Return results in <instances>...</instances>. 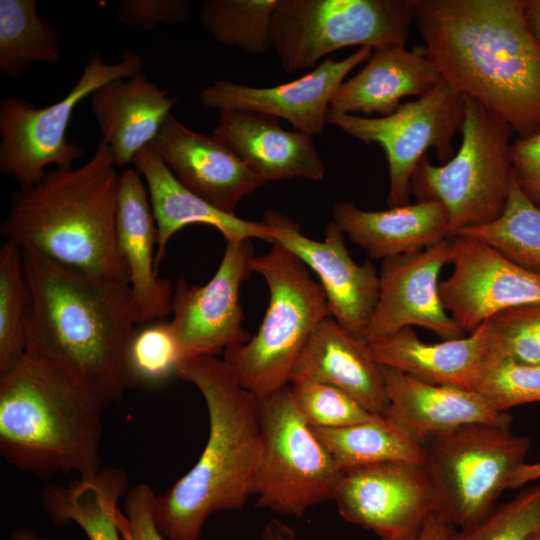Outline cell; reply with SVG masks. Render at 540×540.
I'll list each match as a JSON object with an SVG mask.
<instances>
[{
    "mask_svg": "<svg viewBox=\"0 0 540 540\" xmlns=\"http://www.w3.org/2000/svg\"><path fill=\"white\" fill-rule=\"evenodd\" d=\"M525 0H417L426 57L456 92L518 137L540 132V44Z\"/></svg>",
    "mask_w": 540,
    "mask_h": 540,
    "instance_id": "6da1fadb",
    "label": "cell"
},
{
    "mask_svg": "<svg viewBox=\"0 0 540 540\" xmlns=\"http://www.w3.org/2000/svg\"><path fill=\"white\" fill-rule=\"evenodd\" d=\"M21 253L26 352L72 375L105 406L121 402L137 384L129 353L140 323L129 285Z\"/></svg>",
    "mask_w": 540,
    "mask_h": 540,
    "instance_id": "7a4b0ae2",
    "label": "cell"
},
{
    "mask_svg": "<svg viewBox=\"0 0 540 540\" xmlns=\"http://www.w3.org/2000/svg\"><path fill=\"white\" fill-rule=\"evenodd\" d=\"M176 375L201 393L209 433L194 466L156 495L154 517L168 540H198L211 515L239 510L252 496L264 448L259 402L215 355L181 361Z\"/></svg>",
    "mask_w": 540,
    "mask_h": 540,
    "instance_id": "3957f363",
    "label": "cell"
},
{
    "mask_svg": "<svg viewBox=\"0 0 540 540\" xmlns=\"http://www.w3.org/2000/svg\"><path fill=\"white\" fill-rule=\"evenodd\" d=\"M101 140L82 166L56 169L12 196L1 225L20 250L129 285L116 236L119 174Z\"/></svg>",
    "mask_w": 540,
    "mask_h": 540,
    "instance_id": "277c9868",
    "label": "cell"
},
{
    "mask_svg": "<svg viewBox=\"0 0 540 540\" xmlns=\"http://www.w3.org/2000/svg\"><path fill=\"white\" fill-rule=\"evenodd\" d=\"M103 402L55 364L26 352L0 374V455L40 477L102 467Z\"/></svg>",
    "mask_w": 540,
    "mask_h": 540,
    "instance_id": "5b68a950",
    "label": "cell"
},
{
    "mask_svg": "<svg viewBox=\"0 0 540 540\" xmlns=\"http://www.w3.org/2000/svg\"><path fill=\"white\" fill-rule=\"evenodd\" d=\"M255 255L253 272L269 290V302L256 334L228 348L223 359L238 383L257 398L290 384L294 366L310 335L332 317L327 297L306 265L279 243Z\"/></svg>",
    "mask_w": 540,
    "mask_h": 540,
    "instance_id": "8992f818",
    "label": "cell"
},
{
    "mask_svg": "<svg viewBox=\"0 0 540 540\" xmlns=\"http://www.w3.org/2000/svg\"><path fill=\"white\" fill-rule=\"evenodd\" d=\"M463 98L457 153L442 165H434L424 156L411 178V193L417 201H437L445 207L450 237L498 219L513 179V130L474 99Z\"/></svg>",
    "mask_w": 540,
    "mask_h": 540,
    "instance_id": "52a82bcc",
    "label": "cell"
},
{
    "mask_svg": "<svg viewBox=\"0 0 540 540\" xmlns=\"http://www.w3.org/2000/svg\"><path fill=\"white\" fill-rule=\"evenodd\" d=\"M422 447L437 493V515L461 528L496 505L526 463L530 439L513 433L511 424L474 423L436 433Z\"/></svg>",
    "mask_w": 540,
    "mask_h": 540,
    "instance_id": "ba28073f",
    "label": "cell"
},
{
    "mask_svg": "<svg viewBox=\"0 0 540 540\" xmlns=\"http://www.w3.org/2000/svg\"><path fill=\"white\" fill-rule=\"evenodd\" d=\"M417 0H278L272 49L290 73L350 46H405Z\"/></svg>",
    "mask_w": 540,
    "mask_h": 540,
    "instance_id": "9c48e42d",
    "label": "cell"
},
{
    "mask_svg": "<svg viewBox=\"0 0 540 540\" xmlns=\"http://www.w3.org/2000/svg\"><path fill=\"white\" fill-rule=\"evenodd\" d=\"M258 402L264 448L252 496L259 508L302 517L334 498L342 471L300 414L289 385Z\"/></svg>",
    "mask_w": 540,
    "mask_h": 540,
    "instance_id": "30bf717a",
    "label": "cell"
},
{
    "mask_svg": "<svg viewBox=\"0 0 540 540\" xmlns=\"http://www.w3.org/2000/svg\"><path fill=\"white\" fill-rule=\"evenodd\" d=\"M143 60L133 51L122 54L115 64H106L97 53L91 55L78 81L58 102L37 108L29 101L6 97L0 102V170L22 188L39 182L55 165L71 169L84 153L82 146L66 137L77 105L102 85L127 79L142 71Z\"/></svg>",
    "mask_w": 540,
    "mask_h": 540,
    "instance_id": "8fae6325",
    "label": "cell"
},
{
    "mask_svg": "<svg viewBox=\"0 0 540 540\" xmlns=\"http://www.w3.org/2000/svg\"><path fill=\"white\" fill-rule=\"evenodd\" d=\"M463 119L464 98L443 79L387 116L363 117L331 109L327 113V124L383 148L389 169V207L409 204L412 175L428 149L433 148L443 163L454 156L452 140Z\"/></svg>",
    "mask_w": 540,
    "mask_h": 540,
    "instance_id": "7c38bea8",
    "label": "cell"
},
{
    "mask_svg": "<svg viewBox=\"0 0 540 540\" xmlns=\"http://www.w3.org/2000/svg\"><path fill=\"white\" fill-rule=\"evenodd\" d=\"M341 517L381 539L413 540L438 514L424 463L387 461L342 472L334 498Z\"/></svg>",
    "mask_w": 540,
    "mask_h": 540,
    "instance_id": "4fadbf2b",
    "label": "cell"
},
{
    "mask_svg": "<svg viewBox=\"0 0 540 540\" xmlns=\"http://www.w3.org/2000/svg\"><path fill=\"white\" fill-rule=\"evenodd\" d=\"M255 256L251 240L226 242L220 264L204 285H191L179 278L171 301L170 325L180 346L182 361L217 355L247 342L243 328L240 288L252 274Z\"/></svg>",
    "mask_w": 540,
    "mask_h": 540,
    "instance_id": "5bb4252c",
    "label": "cell"
},
{
    "mask_svg": "<svg viewBox=\"0 0 540 540\" xmlns=\"http://www.w3.org/2000/svg\"><path fill=\"white\" fill-rule=\"evenodd\" d=\"M262 222L273 243L285 247L316 274L337 323L365 342L379 296V272L372 260L357 264L346 248L344 233L333 221L321 241L304 235L298 223L275 209L266 210Z\"/></svg>",
    "mask_w": 540,
    "mask_h": 540,
    "instance_id": "9a60e30c",
    "label": "cell"
},
{
    "mask_svg": "<svg viewBox=\"0 0 540 540\" xmlns=\"http://www.w3.org/2000/svg\"><path fill=\"white\" fill-rule=\"evenodd\" d=\"M453 245V271L439 282V294L465 334L503 310L540 304V272L514 263L473 238L454 236Z\"/></svg>",
    "mask_w": 540,
    "mask_h": 540,
    "instance_id": "2e32d148",
    "label": "cell"
},
{
    "mask_svg": "<svg viewBox=\"0 0 540 540\" xmlns=\"http://www.w3.org/2000/svg\"><path fill=\"white\" fill-rule=\"evenodd\" d=\"M453 237L420 251L382 260L378 301L365 343L419 326L442 340L466 334L445 310L439 294V274L453 257Z\"/></svg>",
    "mask_w": 540,
    "mask_h": 540,
    "instance_id": "e0dca14e",
    "label": "cell"
},
{
    "mask_svg": "<svg viewBox=\"0 0 540 540\" xmlns=\"http://www.w3.org/2000/svg\"><path fill=\"white\" fill-rule=\"evenodd\" d=\"M371 47H360L341 60L327 58L302 77L273 87L258 88L229 80H216L199 93L211 109L246 110L286 119L311 137L322 135L327 113L346 76L368 60Z\"/></svg>",
    "mask_w": 540,
    "mask_h": 540,
    "instance_id": "ac0fdd59",
    "label": "cell"
},
{
    "mask_svg": "<svg viewBox=\"0 0 540 540\" xmlns=\"http://www.w3.org/2000/svg\"><path fill=\"white\" fill-rule=\"evenodd\" d=\"M151 145L179 182L228 214L266 184L213 136L190 130L172 114Z\"/></svg>",
    "mask_w": 540,
    "mask_h": 540,
    "instance_id": "d6986e66",
    "label": "cell"
},
{
    "mask_svg": "<svg viewBox=\"0 0 540 540\" xmlns=\"http://www.w3.org/2000/svg\"><path fill=\"white\" fill-rule=\"evenodd\" d=\"M116 236L139 323L171 314L174 285L158 275L157 226L144 179L135 168L119 174Z\"/></svg>",
    "mask_w": 540,
    "mask_h": 540,
    "instance_id": "ffe728a7",
    "label": "cell"
},
{
    "mask_svg": "<svg viewBox=\"0 0 540 540\" xmlns=\"http://www.w3.org/2000/svg\"><path fill=\"white\" fill-rule=\"evenodd\" d=\"M219 116L213 137L265 183L324 178L326 168L311 136L287 131L277 118L263 113L222 110Z\"/></svg>",
    "mask_w": 540,
    "mask_h": 540,
    "instance_id": "44dd1931",
    "label": "cell"
},
{
    "mask_svg": "<svg viewBox=\"0 0 540 540\" xmlns=\"http://www.w3.org/2000/svg\"><path fill=\"white\" fill-rule=\"evenodd\" d=\"M388 410L386 417L422 445L430 436L474 423L512 424L475 390L431 384L381 366Z\"/></svg>",
    "mask_w": 540,
    "mask_h": 540,
    "instance_id": "7402d4cb",
    "label": "cell"
},
{
    "mask_svg": "<svg viewBox=\"0 0 540 540\" xmlns=\"http://www.w3.org/2000/svg\"><path fill=\"white\" fill-rule=\"evenodd\" d=\"M132 165L142 175L155 218L158 239L156 264L165 256L166 247L176 232L192 224L217 229L226 242L262 239L274 242L268 227L261 221L228 214L186 188L149 144L135 156Z\"/></svg>",
    "mask_w": 540,
    "mask_h": 540,
    "instance_id": "603a6c76",
    "label": "cell"
},
{
    "mask_svg": "<svg viewBox=\"0 0 540 540\" xmlns=\"http://www.w3.org/2000/svg\"><path fill=\"white\" fill-rule=\"evenodd\" d=\"M333 317L323 319L310 335L290 383L310 381L336 387L375 415L385 416L388 398L381 366Z\"/></svg>",
    "mask_w": 540,
    "mask_h": 540,
    "instance_id": "cb8c5ba5",
    "label": "cell"
},
{
    "mask_svg": "<svg viewBox=\"0 0 540 540\" xmlns=\"http://www.w3.org/2000/svg\"><path fill=\"white\" fill-rule=\"evenodd\" d=\"M176 103L143 71L112 80L91 95V112L116 166L132 164L137 153L154 141Z\"/></svg>",
    "mask_w": 540,
    "mask_h": 540,
    "instance_id": "d4e9b609",
    "label": "cell"
},
{
    "mask_svg": "<svg viewBox=\"0 0 540 540\" xmlns=\"http://www.w3.org/2000/svg\"><path fill=\"white\" fill-rule=\"evenodd\" d=\"M332 216L344 235L370 259L420 251L450 237L447 211L437 201H417L379 211L338 201Z\"/></svg>",
    "mask_w": 540,
    "mask_h": 540,
    "instance_id": "484cf974",
    "label": "cell"
},
{
    "mask_svg": "<svg viewBox=\"0 0 540 540\" xmlns=\"http://www.w3.org/2000/svg\"><path fill=\"white\" fill-rule=\"evenodd\" d=\"M365 346L380 366L427 383L469 390H474L487 356L484 323L468 336L438 343H426L412 327H405Z\"/></svg>",
    "mask_w": 540,
    "mask_h": 540,
    "instance_id": "4316f807",
    "label": "cell"
},
{
    "mask_svg": "<svg viewBox=\"0 0 540 540\" xmlns=\"http://www.w3.org/2000/svg\"><path fill=\"white\" fill-rule=\"evenodd\" d=\"M441 79L421 47L373 49L365 67L340 86L330 109L347 114L387 116L398 109L404 97L419 98Z\"/></svg>",
    "mask_w": 540,
    "mask_h": 540,
    "instance_id": "83f0119b",
    "label": "cell"
},
{
    "mask_svg": "<svg viewBox=\"0 0 540 540\" xmlns=\"http://www.w3.org/2000/svg\"><path fill=\"white\" fill-rule=\"evenodd\" d=\"M129 489L124 470L102 466L66 485H48L42 494V505L55 524L73 522L89 540H124L119 528V503Z\"/></svg>",
    "mask_w": 540,
    "mask_h": 540,
    "instance_id": "f1b7e54d",
    "label": "cell"
},
{
    "mask_svg": "<svg viewBox=\"0 0 540 540\" xmlns=\"http://www.w3.org/2000/svg\"><path fill=\"white\" fill-rule=\"evenodd\" d=\"M312 429L342 472L387 461L424 463L422 445L386 416L340 428Z\"/></svg>",
    "mask_w": 540,
    "mask_h": 540,
    "instance_id": "f546056e",
    "label": "cell"
},
{
    "mask_svg": "<svg viewBox=\"0 0 540 540\" xmlns=\"http://www.w3.org/2000/svg\"><path fill=\"white\" fill-rule=\"evenodd\" d=\"M61 35L34 0H0V71L19 77L36 63L60 60Z\"/></svg>",
    "mask_w": 540,
    "mask_h": 540,
    "instance_id": "4dcf8cb0",
    "label": "cell"
},
{
    "mask_svg": "<svg viewBox=\"0 0 540 540\" xmlns=\"http://www.w3.org/2000/svg\"><path fill=\"white\" fill-rule=\"evenodd\" d=\"M278 0H207L199 19L219 44L251 54L272 49V20Z\"/></svg>",
    "mask_w": 540,
    "mask_h": 540,
    "instance_id": "1f68e13d",
    "label": "cell"
},
{
    "mask_svg": "<svg viewBox=\"0 0 540 540\" xmlns=\"http://www.w3.org/2000/svg\"><path fill=\"white\" fill-rule=\"evenodd\" d=\"M457 235L482 241L514 263L540 272V208L523 194L514 178L501 216Z\"/></svg>",
    "mask_w": 540,
    "mask_h": 540,
    "instance_id": "d6a6232c",
    "label": "cell"
},
{
    "mask_svg": "<svg viewBox=\"0 0 540 540\" xmlns=\"http://www.w3.org/2000/svg\"><path fill=\"white\" fill-rule=\"evenodd\" d=\"M28 289L22 253L5 241L0 249V374L26 353Z\"/></svg>",
    "mask_w": 540,
    "mask_h": 540,
    "instance_id": "836d02e7",
    "label": "cell"
},
{
    "mask_svg": "<svg viewBox=\"0 0 540 540\" xmlns=\"http://www.w3.org/2000/svg\"><path fill=\"white\" fill-rule=\"evenodd\" d=\"M484 325L486 361L540 365V304L503 310Z\"/></svg>",
    "mask_w": 540,
    "mask_h": 540,
    "instance_id": "e575fe53",
    "label": "cell"
},
{
    "mask_svg": "<svg viewBox=\"0 0 540 540\" xmlns=\"http://www.w3.org/2000/svg\"><path fill=\"white\" fill-rule=\"evenodd\" d=\"M540 527V485L523 489L511 500L461 528L446 540H527Z\"/></svg>",
    "mask_w": 540,
    "mask_h": 540,
    "instance_id": "d590c367",
    "label": "cell"
},
{
    "mask_svg": "<svg viewBox=\"0 0 540 540\" xmlns=\"http://www.w3.org/2000/svg\"><path fill=\"white\" fill-rule=\"evenodd\" d=\"M289 387L297 409L312 428H340L379 416L349 394L327 384L297 381Z\"/></svg>",
    "mask_w": 540,
    "mask_h": 540,
    "instance_id": "8d00e7d4",
    "label": "cell"
},
{
    "mask_svg": "<svg viewBox=\"0 0 540 540\" xmlns=\"http://www.w3.org/2000/svg\"><path fill=\"white\" fill-rule=\"evenodd\" d=\"M129 361L137 384H157L176 375L182 354L170 322H156L137 330Z\"/></svg>",
    "mask_w": 540,
    "mask_h": 540,
    "instance_id": "74e56055",
    "label": "cell"
},
{
    "mask_svg": "<svg viewBox=\"0 0 540 540\" xmlns=\"http://www.w3.org/2000/svg\"><path fill=\"white\" fill-rule=\"evenodd\" d=\"M474 390L500 412L540 402V365L485 361Z\"/></svg>",
    "mask_w": 540,
    "mask_h": 540,
    "instance_id": "f35d334b",
    "label": "cell"
},
{
    "mask_svg": "<svg viewBox=\"0 0 540 540\" xmlns=\"http://www.w3.org/2000/svg\"><path fill=\"white\" fill-rule=\"evenodd\" d=\"M156 495L147 483L130 487L123 498V511L119 516V528L124 540H165L155 522Z\"/></svg>",
    "mask_w": 540,
    "mask_h": 540,
    "instance_id": "ab89813d",
    "label": "cell"
},
{
    "mask_svg": "<svg viewBox=\"0 0 540 540\" xmlns=\"http://www.w3.org/2000/svg\"><path fill=\"white\" fill-rule=\"evenodd\" d=\"M187 0H120L119 20L130 27L152 30L159 24L173 25L185 21L190 14Z\"/></svg>",
    "mask_w": 540,
    "mask_h": 540,
    "instance_id": "60d3db41",
    "label": "cell"
},
{
    "mask_svg": "<svg viewBox=\"0 0 540 540\" xmlns=\"http://www.w3.org/2000/svg\"><path fill=\"white\" fill-rule=\"evenodd\" d=\"M511 160L517 186L540 208V132L512 141Z\"/></svg>",
    "mask_w": 540,
    "mask_h": 540,
    "instance_id": "b9f144b4",
    "label": "cell"
},
{
    "mask_svg": "<svg viewBox=\"0 0 540 540\" xmlns=\"http://www.w3.org/2000/svg\"><path fill=\"white\" fill-rule=\"evenodd\" d=\"M455 528L434 515L414 540H446Z\"/></svg>",
    "mask_w": 540,
    "mask_h": 540,
    "instance_id": "7bdbcfd3",
    "label": "cell"
},
{
    "mask_svg": "<svg viewBox=\"0 0 540 540\" xmlns=\"http://www.w3.org/2000/svg\"><path fill=\"white\" fill-rule=\"evenodd\" d=\"M257 540H297V536L288 524L273 519L264 526Z\"/></svg>",
    "mask_w": 540,
    "mask_h": 540,
    "instance_id": "ee69618b",
    "label": "cell"
},
{
    "mask_svg": "<svg viewBox=\"0 0 540 540\" xmlns=\"http://www.w3.org/2000/svg\"><path fill=\"white\" fill-rule=\"evenodd\" d=\"M538 479H540V461L525 463L515 472L509 482L508 488H520Z\"/></svg>",
    "mask_w": 540,
    "mask_h": 540,
    "instance_id": "f6af8a7d",
    "label": "cell"
},
{
    "mask_svg": "<svg viewBox=\"0 0 540 540\" xmlns=\"http://www.w3.org/2000/svg\"><path fill=\"white\" fill-rule=\"evenodd\" d=\"M524 14L531 33L540 44V0H525Z\"/></svg>",
    "mask_w": 540,
    "mask_h": 540,
    "instance_id": "bcb514c9",
    "label": "cell"
},
{
    "mask_svg": "<svg viewBox=\"0 0 540 540\" xmlns=\"http://www.w3.org/2000/svg\"><path fill=\"white\" fill-rule=\"evenodd\" d=\"M9 540H50L37 536L30 528L22 527L13 532Z\"/></svg>",
    "mask_w": 540,
    "mask_h": 540,
    "instance_id": "7dc6e473",
    "label": "cell"
},
{
    "mask_svg": "<svg viewBox=\"0 0 540 540\" xmlns=\"http://www.w3.org/2000/svg\"><path fill=\"white\" fill-rule=\"evenodd\" d=\"M527 540H540V527Z\"/></svg>",
    "mask_w": 540,
    "mask_h": 540,
    "instance_id": "c3c4849f",
    "label": "cell"
},
{
    "mask_svg": "<svg viewBox=\"0 0 540 540\" xmlns=\"http://www.w3.org/2000/svg\"><path fill=\"white\" fill-rule=\"evenodd\" d=\"M381 540H404V539H381Z\"/></svg>",
    "mask_w": 540,
    "mask_h": 540,
    "instance_id": "681fc988",
    "label": "cell"
}]
</instances>
